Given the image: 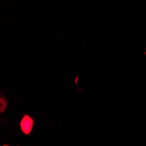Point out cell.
<instances>
[{"instance_id":"1","label":"cell","mask_w":146,"mask_h":146,"mask_svg":"<svg viewBox=\"0 0 146 146\" xmlns=\"http://www.w3.org/2000/svg\"><path fill=\"white\" fill-rule=\"evenodd\" d=\"M33 127V120L27 115L24 116L21 121V129L25 134H28Z\"/></svg>"}]
</instances>
